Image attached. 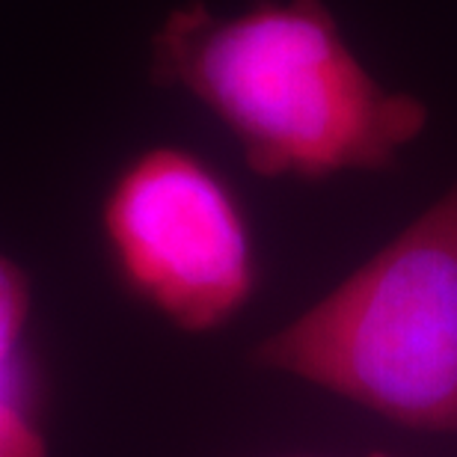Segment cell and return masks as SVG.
<instances>
[{"instance_id":"cell-3","label":"cell","mask_w":457,"mask_h":457,"mask_svg":"<svg viewBox=\"0 0 457 457\" xmlns=\"http://www.w3.org/2000/svg\"><path fill=\"white\" fill-rule=\"evenodd\" d=\"M102 232L125 288L185 333H212L250 303L255 244L223 176L179 145H152L119 170Z\"/></svg>"},{"instance_id":"cell-1","label":"cell","mask_w":457,"mask_h":457,"mask_svg":"<svg viewBox=\"0 0 457 457\" xmlns=\"http://www.w3.org/2000/svg\"><path fill=\"white\" fill-rule=\"evenodd\" d=\"M152 78L205 104L264 179L386 170L428 125L419 98L362 66L324 0L172 9L152 36Z\"/></svg>"},{"instance_id":"cell-4","label":"cell","mask_w":457,"mask_h":457,"mask_svg":"<svg viewBox=\"0 0 457 457\" xmlns=\"http://www.w3.org/2000/svg\"><path fill=\"white\" fill-rule=\"evenodd\" d=\"M30 324V282L12 259L0 255V383H12Z\"/></svg>"},{"instance_id":"cell-2","label":"cell","mask_w":457,"mask_h":457,"mask_svg":"<svg viewBox=\"0 0 457 457\" xmlns=\"http://www.w3.org/2000/svg\"><path fill=\"white\" fill-rule=\"evenodd\" d=\"M253 362L413 431L457 434V185Z\"/></svg>"},{"instance_id":"cell-6","label":"cell","mask_w":457,"mask_h":457,"mask_svg":"<svg viewBox=\"0 0 457 457\" xmlns=\"http://www.w3.org/2000/svg\"><path fill=\"white\" fill-rule=\"evenodd\" d=\"M374 457H386V454H374Z\"/></svg>"},{"instance_id":"cell-5","label":"cell","mask_w":457,"mask_h":457,"mask_svg":"<svg viewBox=\"0 0 457 457\" xmlns=\"http://www.w3.org/2000/svg\"><path fill=\"white\" fill-rule=\"evenodd\" d=\"M0 457H48V440L15 380L0 383Z\"/></svg>"}]
</instances>
